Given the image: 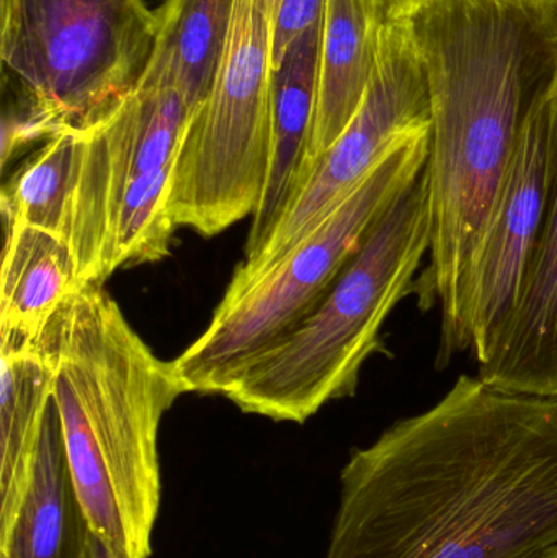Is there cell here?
Wrapping results in <instances>:
<instances>
[{"label":"cell","instance_id":"obj_10","mask_svg":"<svg viewBox=\"0 0 557 558\" xmlns=\"http://www.w3.org/2000/svg\"><path fill=\"white\" fill-rule=\"evenodd\" d=\"M557 182V88L532 114L487 222L471 281L474 360H484L513 311Z\"/></svg>","mask_w":557,"mask_h":558},{"label":"cell","instance_id":"obj_12","mask_svg":"<svg viewBox=\"0 0 557 558\" xmlns=\"http://www.w3.org/2000/svg\"><path fill=\"white\" fill-rule=\"evenodd\" d=\"M323 22L288 48L270 72V166L257 211L252 216L245 257L261 254L303 183L304 163L316 113Z\"/></svg>","mask_w":557,"mask_h":558},{"label":"cell","instance_id":"obj_21","mask_svg":"<svg viewBox=\"0 0 557 558\" xmlns=\"http://www.w3.org/2000/svg\"><path fill=\"white\" fill-rule=\"evenodd\" d=\"M90 558H120V557H118L117 554H114L113 550H111L110 547H108L107 544L104 543V541L98 539V537L94 536V533H92Z\"/></svg>","mask_w":557,"mask_h":558},{"label":"cell","instance_id":"obj_5","mask_svg":"<svg viewBox=\"0 0 557 558\" xmlns=\"http://www.w3.org/2000/svg\"><path fill=\"white\" fill-rule=\"evenodd\" d=\"M156 26L144 0H0L3 169L105 120L140 84Z\"/></svg>","mask_w":557,"mask_h":558},{"label":"cell","instance_id":"obj_7","mask_svg":"<svg viewBox=\"0 0 557 558\" xmlns=\"http://www.w3.org/2000/svg\"><path fill=\"white\" fill-rule=\"evenodd\" d=\"M432 128L396 144L359 189L311 234L257 277L229 282L202 335L173 360L186 393H222L258 354L313 312L370 229L417 180Z\"/></svg>","mask_w":557,"mask_h":558},{"label":"cell","instance_id":"obj_11","mask_svg":"<svg viewBox=\"0 0 557 558\" xmlns=\"http://www.w3.org/2000/svg\"><path fill=\"white\" fill-rule=\"evenodd\" d=\"M496 389L557 399V182L513 311L477 363Z\"/></svg>","mask_w":557,"mask_h":558},{"label":"cell","instance_id":"obj_13","mask_svg":"<svg viewBox=\"0 0 557 558\" xmlns=\"http://www.w3.org/2000/svg\"><path fill=\"white\" fill-rule=\"evenodd\" d=\"M90 541L52 400L28 487L15 513L0 523V558H90Z\"/></svg>","mask_w":557,"mask_h":558},{"label":"cell","instance_id":"obj_2","mask_svg":"<svg viewBox=\"0 0 557 558\" xmlns=\"http://www.w3.org/2000/svg\"><path fill=\"white\" fill-rule=\"evenodd\" d=\"M432 107L422 311L440 307L438 356L471 348L474 264L517 144L557 88V0H427L411 19Z\"/></svg>","mask_w":557,"mask_h":558},{"label":"cell","instance_id":"obj_18","mask_svg":"<svg viewBox=\"0 0 557 558\" xmlns=\"http://www.w3.org/2000/svg\"><path fill=\"white\" fill-rule=\"evenodd\" d=\"M81 156V131H61L41 143L3 185V221L51 232L69 244Z\"/></svg>","mask_w":557,"mask_h":558},{"label":"cell","instance_id":"obj_15","mask_svg":"<svg viewBox=\"0 0 557 558\" xmlns=\"http://www.w3.org/2000/svg\"><path fill=\"white\" fill-rule=\"evenodd\" d=\"M378 29L368 0H326L316 113L301 189L317 160L339 140L365 97L375 69Z\"/></svg>","mask_w":557,"mask_h":558},{"label":"cell","instance_id":"obj_1","mask_svg":"<svg viewBox=\"0 0 557 558\" xmlns=\"http://www.w3.org/2000/svg\"><path fill=\"white\" fill-rule=\"evenodd\" d=\"M324 558H557V399L461 374L353 449Z\"/></svg>","mask_w":557,"mask_h":558},{"label":"cell","instance_id":"obj_8","mask_svg":"<svg viewBox=\"0 0 557 558\" xmlns=\"http://www.w3.org/2000/svg\"><path fill=\"white\" fill-rule=\"evenodd\" d=\"M278 0H238L215 84L193 114L169 195L175 228L213 238L261 205L270 166L271 29Z\"/></svg>","mask_w":557,"mask_h":558},{"label":"cell","instance_id":"obj_17","mask_svg":"<svg viewBox=\"0 0 557 558\" xmlns=\"http://www.w3.org/2000/svg\"><path fill=\"white\" fill-rule=\"evenodd\" d=\"M235 2L166 0L156 10V41L144 75L173 82L192 118L215 84Z\"/></svg>","mask_w":557,"mask_h":558},{"label":"cell","instance_id":"obj_20","mask_svg":"<svg viewBox=\"0 0 557 558\" xmlns=\"http://www.w3.org/2000/svg\"><path fill=\"white\" fill-rule=\"evenodd\" d=\"M427 0H368L376 26L391 25L411 19Z\"/></svg>","mask_w":557,"mask_h":558},{"label":"cell","instance_id":"obj_6","mask_svg":"<svg viewBox=\"0 0 557 558\" xmlns=\"http://www.w3.org/2000/svg\"><path fill=\"white\" fill-rule=\"evenodd\" d=\"M192 111L173 82L137 87L88 130L72 206L69 247L84 286L170 254V185Z\"/></svg>","mask_w":557,"mask_h":558},{"label":"cell","instance_id":"obj_14","mask_svg":"<svg viewBox=\"0 0 557 558\" xmlns=\"http://www.w3.org/2000/svg\"><path fill=\"white\" fill-rule=\"evenodd\" d=\"M0 523L28 487L46 412L52 402L55 361L45 340L0 331Z\"/></svg>","mask_w":557,"mask_h":558},{"label":"cell","instance_id":"obj_3","mask_svg":"<svg viewBox=\"0 0 557 558\" xmlns=\"http://www.w3.org/2000/svg\"><path fill=\"white\" fill-rule=\"evenodd\" d=\"M48 341L52 400L88 526L118 557L150 558L162 501L160 423L186 393L173 361L153 353L101 284L72 295Z\"/></svg>","mask_w":557,"mask_h":558},{"label":"cell","instance_id":"obj_16","mask_svg":"<svg viewBox=\"0 0 557 558\" xmlns=\"http://www.w3.org/2000/svg\"><path fill=\"white\" fill-rule=\"evenodd\" d=\"M3 226L0 331L38 343L85 286L68 242L23 222L3 221Z\"/></svg>","mask_w":557,"mask_h":558},{"label":"cell","instance_id":"obj_19","mask_svg":"<svg viewBox=\"0 0 557 558\" xmlns=\"http://www.w3.org/2000/svg\"><path fill=\"white\" fill-rule=\"evenodd\" d=\"M324 10L326 0H278L271 29V69L280 65L301 35L323 22Z\"/></svg>","mask_w":557,"mask_h":558},{"label":"cell","instance_id":"obj_9","mask_svg":"<svg viewBox=\"0 0 557 558\" xmlns=\"http://www.w3.org/2000/svg\"><path fill=\"white\" fill-rule=\"evenodd\" d=\"M427 128L431 95L408 20L382 26L372 81L359 110L317 160L261 254L242 262L231 282L247 281L277 264L359 189L396 144Z\"/></svg>","mask_w":557,"mask_h":558},{"label":"cell","instance_id":"obj_4","mask_svg":"<svg viewBox=\"0 0 557 558\" xmlns=\"http://www.w3.org/2000/svg\"><path fill=\"white\" fill-rule=\"evenodd\" d=\"M431 251L424 172L375 222L319 304L252 360L222 396L241 412L303 425L332 400L352 397L382 348L392 308L414 291Z\"/></svg>","mask_w":557,"mask_h":558}]
</instances>
